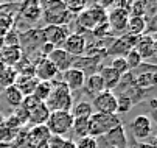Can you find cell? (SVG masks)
<instances>
[{
  "label": "cell",
  "instance_id": "obj_1",
  "mask_svg": "<svg viewBox=\"0 0 157 148\" xmlns=\"http://www.w3.org/2000/svg\"><path fill=\"white\" fill-rule=\"evenodd\" d=\"M53 84V89L52 94L48 97V100L45 101V106L50 109V112L53 111H65V112H70L73 108V95L69 91V88L58 78L55 81H52Z\"/></svg>",
  "mask_w": 157,
  "mask_h": 148
},
{
  "label": "cell",
  "instance_id": "obj_2",
  "mask_svg": "<svg viewBox=\"0 0 157 148\" xmlns=\"http://www.w3.org/2000/svg\"><path fill=\"white\" fill-rule=\"evenodd\" d=\"M39 5L42 10V19L47 25L65 27L73 19V16L65 10L64 2H47V3H39Z\"/></svg>",
  "mask_w": 157,
  "mask_h": 148
},
{
  "label": "cell",
  "instance_id": "obj_3",
  "mask_svg": "<svg viewBox=\"0 0 157 148\" xmlns=\"http://www.w3.org/2000/svg\"><path fill=\"white\" fill-rule=\"evenodd\" d=\"M121 123L120 117L115 114H103V112H94L89 117V136L95 139L107 134L110 130Z\"/></svg>",
  "mask_w": 157,
  "mask_h": 148
},
{
  "label": "cell",
  "instance_id": "obj_4",
  "mask_svg": "<svg viewBox=\"0 0 157 148\" xmlns=\"http://www.w3.org/2000/svg\"><path fill=\"white\" fill-rule=\"evenodd\" d=\"M107 22V11L97 3L89 5L81 14L76 17V24L82 28V31H94L98 25Z\"/></svg>",
  "mask_w": 157,
  "mask_h": 148
},
{
  "label": "cell",
  "instance_id": "obj_5",
  "mask_svg": "<svg viewBox=\"0 0 157 148\" xmlns=\"http://www.w3.org/2000/svg\"><path fill=\"white\" fill-rule=\"evenodd\" d=\"M73 125V115L65 111H53L48 115V120L45 123L47 130L52 136H65L72 130Z\"/></svg>",
  "mask_w": 157,
  "mask_h": 148
},
{
  "label": "cell",
  "instance_id": "obj_6",
  "mask_svg": "<svg viewBox=\"0 0 157 148\" xmlns=\"http://www.w3.org/2000/svg\"><path fill=\"white\" fill-rule=\"evenodd\" d=\"M129 130H131L134 139H136L137 142H140V143H143L154 133V120L146 114H140V115L134 117L131 120Z\"/></svg>",
  "mask_w": 157,
  "mask_h": 148
},
{
  "label": "cell",
  "instance_id": "obj_7",
  "mask_svg": "<svg viewBox=\"0 0 157 148\" xmlns=\"http://www.w3.org/2000/svg\"><path fill=\"white\" fill-rule=\"evenodd\" d=\"M155 66L154 64H142L139 67V73L134 76V84L140 91H152L155 88Z\"/></svg>",
  "mask_w": 157,
  "mask_h": 148
},
{
  "label": "cell",
  "instance_id": "obj_8",
  "mask_svg": "<svg viewBox=\"0 0 157 148\" xmlns=\"http://www.w3.org/2000/svg\"><path fill=\"white\" fill-rule=\"evenodd\" d=\"M139 41V36H132V34H121L120 37L114 39V42H112V45L107 47V55H114V56H121L124 58L128 52H131L134 47H136Z\"/></svg>",
  "mask_w": 157,
  "mask_h": 148
},
{
  "label": "cell",
  "instance_id": "obj_9",
  "mask_svg": "<svg viewBox=\"0 0 157 148\" xmlns=\"http://www.w3.org/2000/svg\"><path fill=\"white\" fill-rule=\"evenodd\" d=\"M94 111L103 114H115L117 115V95L110 91H103L94 98Z\"/></svg>",
  "mask_w": 157,
  "mask_h": 148
},
{
  "label": "cell",
  "instance_id": "obj_10",
  "mask_svg": "<svg viewBox=\"0 0 157 148\" xmlns=\"http://www.w3.org/2000/svg\"><path fill=\"white\" fill-rule=\"evenodd\" d=\"M40 31H42L44 42H45V44H50L55 49L62 47L65 37L69 36V30H67V27H58V25H47Z\"/></svg>",
  "mask_w": 157,
  "mask_h": 148
},
{
  "label": "cell",
  "instance_id": "obj_11",
  "mask_svg": "<svg viewBox=\"0 0 157 148\" xmlns=\"http://www.w3.org/2000/svg\"><path fill=\"white\" fill-rule=\"evenodd\" d=\"M67 53L73 58H79L86 53V49H87V42H86V37L84 34H78V33H69V36L65 37L62 47Z\"/></svg>",
  "mask_w": 157,
  "mask_h": 148
},
{
  "label": "cell",
  "instance_id": "obj_12",
  "mask_svg": "<svg viewBox=\"0 0 157 148\" xmlns=\"http://www.w3.org/2000/svg\"><path fill=\"white\" fill-rule=\"evenodd\" d=\"M128 20H129V14H128V11H124L121 8H114V10H110L107 13L109 30H112L117 34H124L126 33Z\"/></svg>",
  "mask_w": 157,
  "mask_h": 148
},
{
  "label": "cell",
  "instance_id": "obj_13",
  "mask_svg": "<svg viewBox=\"0 0 157 148\" xmlns=\"http://www.w3.org/2000/svg\"><path fill=\"white\" fill-rule=\"evenodd\" d=\"M33 69H34V76L39 81H48V83H52V81H55L58 78V75H61L56 70V67L47 59V56L39 58L36 61V64L33 66Z\"/></svg>",
  "mask_w": 157,
  "mask_h": 148
},
{
  "label": "cell",
  "instance_id": "obj_14",
  "mask_svg": "<svg viewBox=\"0 0 157 148\" xmlns=\"http://www.w3.org/2000/svg\"><path fill=\"white\" fill-rule=\"evenodd\" d=\"M47 59L56 67V70H58L59 73L69 70V69L73 66V62H75V58L70 56L69 53H67L64 49H61V47H59V49H53V50L47 55Z\"/></svg>",
  "mask_w": 157,
  "mask_h": 148
},
{
  "label": "cell",
  "instance_id": "obj_15",
  "mask_svg": "<svg viewBox=\"0 0 157 148\" xmlns=\"http://www.w3.org/2000/svg\"><path fill=\"white\" fill-rule=\"evenodd\" d=\"M134 50H136L142 61L145 59H154L155 56V50H157V45H155V36L152 34H142L139 36V41H137V44L136 47H134Z\"/></svg>",
  "mask_w": 157,
  "mask_h": 148
},
{
  "label": "cell",
  "instance_id": "obj_16",
  "mask_svg": "<svg viewBox=\"0 0 157 148\" xmlns=\"http://www.w3.org/2000/svg\"><path fill=\"white\" fill-rule=\"evenodd\" d=\"M61 81L69 88L70 92L73 91H79L84 88V83H86V73L79 69L70 67L69 70H65L61 73Z\"/></svg>",
  "mask_w": 157,
  "mask_h": 148
},
{
  "label": "cell",
  "instance_id": "obj_17",
  "mask_svg": "<svg viewBox=\"0 0 157 148\" xmlns=\"http://www.w3.org/2000/svg\"><path fill=\"white\" fill-rule=\"evenodd\" d=\"M100 139L112 148H128V137H126V131H124L123 123L115 126L114 130H110L107 134L101 136Z\"/></svg>",
  "mask_w": 157,
  "mask_h": 148
},
{
  "label": "cell",
  "instance_id": "obj_18",
  "mask_svg": "<svg viewBox=\"0 0 157 148\" xmlns=\"http://www.w3.org/2000/svg\"><path fill=\"white\" fill-rule=\"evenodd\" d=\"M82 89H84L86 95L92 97V100H94L98 94H101L103 91H106L104 83H103V80H101V76H100L98 72L86 76V83H84V88H82Z\"/></svg>",
  "mask_w": 157,
  "mask_h": 148
},
{
  "label": "cell",
  "instance_id": "obj_19",
  "mask_svg": "<svg viewBox=\"0 0 157 148\" xmlns=\"http://www.w3.org/2000/svg\"><path fill=\"white\" fill-rule=\"evenodd\" d=\"M24 58L22 47H3L0 50V61L5 67H14Z\"/></svg>",
  "mask_w": 157,
  "mask_h": 148
},
{
  "label": "cell",
  "instance_id": "obj_20",
  "mask_svg": "<svg viewBox=\"0 0 157 148\" xmlns=\"http://www.w3.org/2000/svg\"><path fill=\"white\" fill-rule=\"evenodd\" d=\"M98 73H100V76H101V80L104 83L106 91L112 92L114 89H117L118 83H120V78H121V75L117 70H114L110 66H103V67H100Z\"/></svg>",
  "mask_w": 157,
  "mask_h": 148
},
{
  "label": "cell",
  "instance_id": "obj_21",
  "mask_svg": "<svg viewBox=\"0 0 157 148\" xmlns=\"http://www.w3.org/2000/svg\"><path fill=\"white\" fill-rule=\"evenodd\" d=\"M20 16L28 20V24H36L42 17V10L39 2H27L20 6Z\"/></svg>",
  "mask_w": 157,
  "mask_h": 148
},
{
  "label": "cell",
  "instance_id": "obj_22",
  "mask_svg": "<svg viewBox=\"0 0 157 148\" xmlns=\"http://www.w3.org/2000/svg\"><path fill=\"white\" fill-rule=\"evenodd\" d=\"M48 115H50V109L45 106V103H40L39 106H36V108L30 112V117H28V123H27V125L42 126V125L47 123Z\"/></svg>",
  "mask_w": 157,
  "mask_h": 148
},
{
  "label": "cell",
  "instance_id": "obj_23",
  "mask_svg": "<svg viewBox=\"0 0 157 148\" xmlns=\"http://www.w3.org/2000/svg\"><path fill=\"white\" fill-rule=\"evenodd\" d=\"M50 137H52V134L47 130L45 125H42V126H33V130L28 133V143H31V146H36L39 143L48 142Z\"/></svg>",
  "mask_w": 157,
  "mask_h": 148
},
{
  "label": "cell",
  "instance_id": "obj_24",
  "mask_svg": "<svg viewBox=\"0 0 157 148\" xmlns=\"http://www.w3.org/2000/svg\"><path fill=\"white\" fill-rule=\"evenodd\" d=\"M146 31V17H129L126 33L132 36H142Z\"/></svg>",
  "mask_w": 157,
  "mask_h": 148
},
{
  "label": "cell",
  "instance_id": "obj_25",
  "mask_svg": "<svg viewBox=\"0 0 157 148\" xmlns=\"http://www.w3.org/2000/svg\"><path fill=\"white\" fill-rule=\"evenodd\" d=\"M3 97H5V101L10 104L11 108H19L20 104H22V100H24V94H22L20 91H19V88L16 86H11V88H6V89H3Z\"/></svg>",
  "mask_w": 157,
  "mask_h": 148
},
{
  "label": "cell",
  "instance_id": "obj_26",
  "mask_svg": "<svg viewBox=\"0 0 157 148\" xmlns=\"http://www.w3.org/2000/svg\"><path fill=\"white\" fill-rule=\"evenodd\" d=\"M94 106L89 101H78L76 104H73V108L70 111V114L73 115V119H89L94 114Z\"/></svg>",
  "mask_w": 157,
  "mask_h": 148
},
{
  "label": "cell",
  "instance_id": "obj_27",
  "mask_svg": "<svg viewBox=\"0 0 157 148\" xmlns=\"http://www.w3.org/2000/svg\"><path fill=\"white\" fill-rule=\"evenodd\" d=\"M52 89H53V84H52V83H48V81H39V83L36 84V88H34V91H33L31 95H33L37 101L45 103V101L48 100L50 94H52Z\"/></svg>",
  "mask_w": 157,
  "mask_h": 148
},
{
  "label": "cell",
  "instance_id": "obj_28",
  "mask_svg": "<svg viewBox=\"0 0 157 148\" xmlns=\"http://www.w3.org/2000/svg\"><path fill=\"white\" fill-rule=\"evenodd\" d=\"M17 76H19V73H17L16 67H5L0 72V88L6 89V88L14 86L17 81Z\"/></svg>",
  "mask_w": 157,
  "mask_h": 148
},
{
  "label": "cell",
  "instance_id": "obj_29",
  "mask_svg": "<svg viewBox=\"0 0 157 148\" xmlns=\"http://www.w3.org/2000/svg\"><path fill=\"white\" fill-rule=\"evenodd\" d=\"M72 130L78 139L89 136V119H73Z\"/></svg>",
  "mask_w": 157,
  "mask_h": 148
},
{
  "label": "cell",
  "instance_id": "obj_30",
  "mask_svg": "<svg viewBox=\"0 0 157 148\" xmlns=\"http://www.w3.org/2000/svg\"><path fill=\"white\" fill-rule=\"evenodd\" d=\"M124 61H126V64H128V69H129V72H132V70H137L142 64H143V61H142V58H140V55L136 52V50H131V52H128L126 53V56H124Z\"/></svg>",
  "mask_w": 157,
  "mask_h": 148
},
{
  "label": "cell",
  "instance_id": "obj_31",
  "mask_svg": "<svg viewBox=\"0 0 157 148\" xmlns=\"http://www.w3.org/2000/svg\"><path fill=\"white\" fill-rule=\"evenodd\" d=\"M65 3V10L69 11L72 16L73 14H81L87 6H89V3H86V2H82V0H70V2H64Z\"/></svg>",
  "mask_w": 157,
  "mask_h": 148
},
{
  "label": "cell",
  "instance_id": "obj_32",
  "mask_svg": "<svg viewBox=\"0 0 157 148\" xmlns=\"http://www.w3.org/2000/svg\"><path fill=\"white\" fill-rule=\"evenodd\" d=\"M134 106L132 101L124 95V94H120L117 95V112H121V114H126L131 111V108Z\"/></svg>",
  "mask_w": 157,
  "mask_h": 148
},
{
  "label": "cell",
  "instance_id": "obj_33",
  "mask_svg": "<svg viewBox=\"0 0 157 148\" xmlns=\"http://www.w3.org/2000/svg\"><path fill=\"white\" fill-rule=\"evenodd\" d=\"M110 67L114 69V70H117L120 75H124V73L129 72L126 61H124V58H121V56H114V59H112V62H110Z\"/></svg>",
  "mask_w": 157,
  "mask_h": 148
},
{
  "label": "cell",
  "instance_id": "obj_34",
  "mask_svg": "<svg viewBox=\"0 0 157 148\" xmlns=\"http://www.w3.org/2000/svg\"><path fill=\"white\" fill-rule=\"evenodd\" d=\"M75 148H98V142L95 137L92 136H86V137H79L75 142Z\"/></svg>",
  "mask_w": 157,
  "mask_h": 148
},
{
  "label": "cell",
  "instance_id": "obj_35",
  "mask_svg": "<svg viewBox=\"0 0 157 148\" xmlns=\"http://www.w3.org/2000/svg\"><path fill=\"white\" fill-rule=\"evenodd\" d=\"M39 104H40V101H37L33 95H27V97H24V100H22V104H20V106L24 108L25 111L31 112L36 106H39Z\"/></svg>",
  "mask_w": 157,
  "mask_h": 148
},
{
  "label": "cell",
  "instance_id": "obj_36",
  "mask_svg": "<svg viewBox=\"0 0 157 148\" xmlns=\"http://www.w3.org/2000/svg\"><path fill=\"white\" fill-rule=\"evenodd\" d=\"M65 137H62V136H52L50 139H48V142H47V145H48V148H62V145L65 143Z\"/></svg>",
  "mask_w": 157,
  "mask_h": 148
},
{
  "label": "cell",
  "instance_id": "obj_37",
  "mask_svg": "<svg viewBox=\"0 0 157 148\" xmlns=\"http://www.w3.org/2000/svg\"><path fill=\"white\" fill-rule=\"evenodd\" d=\"M62 148H75V142H73V140H70V139H67V140H65V143L62 145Z\"/></svg>",
  "mask_w": 157,
  "mask_h": 148
},
{
  "label": "cell",
  "instance_id": "obj_38",
  "mask_svg": "<svg viewBox=\"0 0 157 148\" xmlns=\"http://www.w3.org/2000/svg\"><path fill=\"white\" fill-rule=\"evenodd\" d=\"M137 148H155V145H152V143H139L137 145Z\"/></svg>",
  "mask_w": 157,
  "mask_h": 148
},
{
  "label": "cell",
  "instance_id": "obj_39",
  "mask_svg": "<svg viewBox=\"0 0 157 148\" xmlns=\"http://www.w3.org/2000/svg\"><path fill=\"white\" fill-rule=\"evenodd\" d=\"M3 69H5V66H3V64H2V61H0V72H2V70H3Z\"/></svg>",
  "mask_w": 157,
  "mask_h": 148
},
{
  "label": "cell",
  "instance_id": "obj_40",
  "mask_svg": "<svg viewBox=\"0 0 157 148\" xmlns=\"http://www.w3.org/2000/svg\"><path fill=\"white\" fill-rule=\"evenodd\" d=\"M2 92H3V89H2V88H0V94H2Z\"/></svg>",
  "mask_w": 157,
  "mask_h": 148
}]
</instances>
